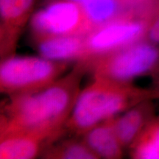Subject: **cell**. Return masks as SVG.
Listing matches in <instances>:
<instances>
[{"label": "cell", "instance_id": "6da1fadb", "mask_svg": "<svg viewBox=\"0 0 159 159\" xmlns=\"http://www.w3.org/2000/svg\"><path fill=\"white\" fill-rule=\"evenodd\" d=\"M87 64L77 61L67 75L46 88L9 97L2 103L0 137L15 134L43 137L49 144L66 132L65 126L78 97Z\"/></svg>", "mask_w": 159, "mask_h": 159}, {"label": "cell", "instance_id": "7a4b0ae2", "mask_svg": "<svg viewBox=\"0 0 159 159\" xmlns=\"http://www.w3.org/2000/svg\"><path fill=\"white\" fill-rule=\"evenodd\" d=\"M147 99H159V95L150 87L142 88L133 83L94 78L80 91L66 124V132L83 136L99 123Z\"/></svg>", "mask_w": 159, "mask_h": 159}, {"label": "cell", "instance_id": "3957f363", "mask_svg": "<svg viewBox=\"0 0 159 159\" xmlns=\"http://www.w3.org/2000/svg\"><path fill=\"white\" fill-rule=\"evenodd\" d=\"M85 63L94 78L133 83L137 77H152L158 70L159 45L144 38Z\"/></svg>", "mask_w": 159, "mask_h": 159}, {"label": "cell", "instance_id": "277c9868", "mask_svg": "<svg viewBox=\"0 0 159 159\" xmlns=\"http://www.w3.org/2000/svg\"><path fill=\"white\" fill-rule=\"evenodd\" d=\"M69 66V62L14 55L1 61L0 90L9 97L41 90L61 77Z\"/></svg>", "mask_w": 159, "mask_h": 159}, {"label": "cell", "instance_id": "5b68a950", "mask_svg": "<svg viewBox=\"0 0 159 159\" xmlns=\"http://www.w3.org/2000/svg\"><path fill=\"white\" fill-rule=\"evenodd\" d=\"M33 40L59 35H86L91 26L82 4L73 0H50L33 13L30 21Z\"/></svg>", "mask_w": 159, "mask_h": 159}, {"label": "cell", "instance_id": "8992f818", "mask_svg": "<svg viewBox=\"0 0 159 159\" xmlns=\"http://www.w3.org/2000/svg\"><path fill=\"white\" fill-rule=\"evenodd\" d=\"M148 23L134 19H116L93 29L85 35V55L89 62L144 39Z\"/></svg>", "mask_w": 159, "mask_h": 159}, {"label": "cell", "instance_id": "52a82bcc", "mask_svg": "<svg viewBox=\"0 0 159 159\" xmlns=\"http://www.w3.org/2000/svg\"><path fill=\"white\" fill-rule=\"evenodd\" d=\"M36 0H0V57L15 55L19 40L30 22Z\"/></svg>", "mask_w": 159, "mask_h": 159}, {"label": "cell", "instance_id": "ba28073f", "mask_svg": "<svg viewBox=\"0 0 159 159\" xmlns=\"http://www.w3.org/2000/svg\"><path fill=\"white\" fill-rule=\"evenodd\" d=\"M154 99L138 103L114 117V128L123 148H129L156 116Z\"/></svg>", "mask_w": 159, "mask_h": 159}, {"label": "cell", "instance_id": "9c48e42d", "mask_svg": "<svg viewBox=\"0 0 159 159\" xmlns=\"http://www.w3.org/2000/svg\"><path fill=\"white\" fill-rule=\"evenodd\" d=\"M41 57L55 61L70 62L83 58L85 35H59L33 40Z\"/></svg>", "mask_w": 159, "mask_h": 159}, {"label": "cell", "instance_id": "30bf717a", "mask_svg": "<svg viewBox=\"0 0 159 159\" xmlns=\"http://www.w3.org/2000/svg\"><path fill=\"white\" fill-rule=\"evenodd\" d=\"M114 117L99 123L83 135V140L98 158H122L124 148L114 128Z\"/></svg>", "mask_w": 159, "mask_h": 159}, {"label": "cell", "instance_id": "8fae6325", "mask_svg": "<svg viewBox=\"0 0 159 159\" xmlns=\"http://www.w3.org/2000/svg\"><path fill=\"white\" fill-rule=\"evenodd\" d=\"M49 142L33 134H15L0 137V158L33 159L41 156Z\"/></svg>", "mask_w": 159, "mask_h": 159}, {"label": "cell", "instance_id": "7c38bea8", "mask_svg": "<svg viewBox=\"0 0 159 159\" xmlns=\"http://www.w3.org/2000/svg\"><path fill=\"white\" fill-rule=\"evenodd\" d=\"M61 137L44 149L41 156L48 159H97L98 158L84 141L78 139Z\"/></svg>", "mask_w": 159, "mask_h": 159}, {"label": "cell", "instance_id": "4fadbf2b", "mask_svg": "<svg viewBox=\"0 0 159 159\" xmlns=\"http://www.w3.org/2000/svg\"><path fill=\"white\" fill-rule=\"evenodd\" d=\"M134 159H159V115H156L128 148Z\"/></svg>", "mask_w": 159, "mask_h": 159}, {"label": "cell", "instance_id": "5bb4252c", "mask_svg": "<svg viewBox=\"0 0 159 159\" xmlns=\"http://www.w3.org/2000/svg\"><path fill=\"white\" fill-rule=\"evenodd\" d=\"M145 39L159 45V6L149 21Z\"/></svg>", "mask_w": 159, "mask_h": 159}, {"label": "cell", "instance_id": "9a60e30c", "mask_svg": "<svg viewBox=\"0 0 159 159\" xmlns=\"http://www.w3.org/2000/svg\"><path fill=\"white\" fill-rule=\"evenodd\" d=\"M152 84L150 88H152L159 95V69L152 77Z\"/></svg>", "mask_w": 159, "mask_h": 159}, {"label": "cell", "instance_id": "2e32d148", "mask_svg": "<svg viewBox=\"0 0 159 159\" xmlns=\"http://www.w3.org/2000/svg\"><path fill=\"white\" fill-rule=\"evenodd\" d=\"M73 1H75V2H77L81 3V2H85V1H87V0H73Z\"/></svg>", "mask_w": 159, "mask_h": 159}, {"label": "cell", "instance_id": "e0dca14e", "mask_svg": "<svg viewBox=\"0 0 159 159\" xmlns=\"http://www.w3.org/2000/svg\"><path fill=\"white\" fill-rule=\"evenodd\" d=\"M48 1H50V0H45V2H48Z\"/></svg>", "mask_w": 159, "mask_h": 159}]
</instances>
